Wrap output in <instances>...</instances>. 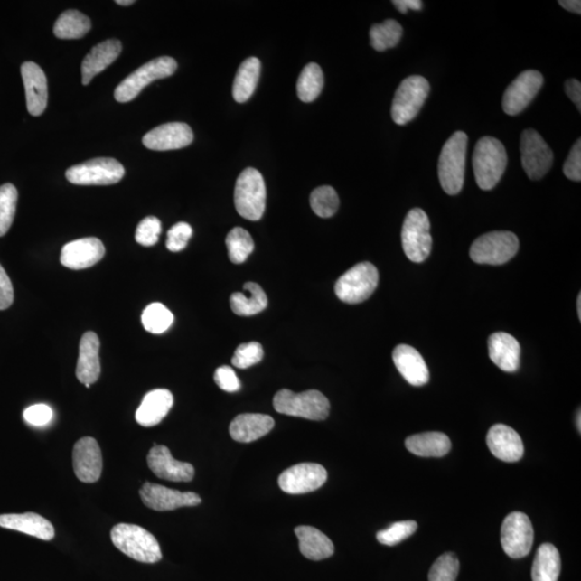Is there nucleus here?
Listing matches in <instances>:
<instances>
[{
	"instance_id": "1",
	"label": "nucleus",
	"mask_w": 581,
	"mask_h": 581,
	"mask_svg": "<svg viewBox=\"0 0 581 581\" xmlns=\"http://www.w3.org/2000/svg\"><path fill=\"white\" fill-rule=\"evenodd\" d=\"M507 154L503 144L493 137L479 139L473 155V173L482 190L495 188L505 173Z\"/></svg>"
},
{
	"instance_id": "2",
	"label": "nucleus",
	"mask_w": 581,
	"mask_h": 581,
	"mask_svg": "<svg viewBox=\"0 0 581 581\" xmlns=\"http://www.w3.org/2000/svg\"><path fill=\"white\" fill-rule=\"evenodd\" d=\"M111 540L124 555L138 562L156 563L162 558L159 541L136 524H117L111 529Z\"/></svg>"
},
{
	"instance_id": "3",
	"label": "nucleus",
	"mask_w": 581,
	"mask_h": 581,
	"mask_svg": "<svg viewBox=\"0 0 581 581\" xmlns=\"http://www.w3.org/2000/svg\"><path fill=\"white\" fill-rule=\"evenodd\" d=\"M467 135L455 132L443 146L438 161V177L445 193L459 194L464 184Z\"/></svg>"
},
{
	"instance_id": "4",
	"label": "nucleus",
	"mask_w": 581,
	"mask_h": 581,
	"mask_svg": "<svg viewBox=\"0 0 581 581\" xmlns=\"http://www.w3.org/2000/svg\"><path fill=\"white\" fill-rule=\"evenodd\" d=\"M274 408L277 413L300 418L323 421L329 417L330 402L323 393L309 390L295 393L290 390H280L274 398Z\"/></svg>"
},
{
	"instance_id": "5",
	"label": "nucleus",
	"mask_w": 581,
	"mask_h": 581,
	"mask_svg": "<svg viewBox=\"0 0 581 581\" xmlns=\"http://www.w3.org/2000/svg\"><path fill=\"white\" fill-rule=\"evenodd\" d=\"M234 199L242 218L258 221L267 207V186L261 173L255 168L245 169L237 179Z\"/></svg>"
},
{
	"instance_id": "6",
	"label": "nucleus",
	"mask_w": 581,
	"mask_h": 581,
	"mask_svg": "<svg viewBox=\"0 0 581 581\" xmlns=\"http://www.w3.org/2000/svg\"><path fill=\"white\" fill-rule=\"evenodd\" d=\"M177 67V61L169 56L150 61L118 84L115 91L116 99L118 103H128L136 98L150 83L173 75Z\"/></svg>"
},
{
	"instance_id": "7",
	"label": "nucleus",
	"mask_w": 581,
	"mask_h": 581,
	"mask_svg": "<svg viewBox=\"0 0 581 581\" xmlns=\"http://www.w3.org/2000/svg\"><path fill=\"white\" fill-rule=\"evenodd\" d=\"M380 281L377 268L369 262L359 263L337 280L335 293L342 302L359 304L370 298Z\"/></svg>"
},
{
	"instance_id": "8",
	"label": "nucleus",
	"mask_w": 581,
	"mask_h": 581,
	"mask_svg": "<svg viewBox=\"0 0 581 581\" xmlns=\"http://www.w3.org/2000/svg\"><path fill=\"white\" fill-rule=\"evenodd\" d=\"M402 244L405 255L411 262L422 263L430 256L432 250L430 220L419 208L410 211L405 218Z\"/></svg>"
},
{
	"instance_id": "9",
	"label": "nucleus",
	"mask_w": 581,
	"mask_h": 581,
	"mask_svg": "<svg viewBox=\"0 0 581 581\" xmlns=\"http://www.w3.org/2000/svg\"><path fill=\"white\" fill-rule=\"evenodd\" d=\"M430 93V84L426 78L411 76L400 83L394 96L391 115L398 126L413 121Z\"/></svg>"
},
{
	"instance_id": "10",
	"label": "nucleus",
	"mask_w": 581,
	"mask_h": 581,
	"mask_svg": "<svg viewBox=\"0 0 581 581\" xmlns=\"http://www.w3.org/2000/svg\"><path fill=\"white\" fill-rule=\"evenodd\" d=\"M518 237L511 232L484 234L471 247L470 256L477 264L503 265L517 255Z\"/></svg>"
},
{
	"instance_id": "11",
	"label": "nucleus",
	"mask_w": 581,
	"mask_h": 581,
	"mask_svg": "<svg viewBox=\"0 0 581 581\" xmlns=\"http://www.w3.org/2000/svg\"><path fill=\"white\" fill-rule=\"evenodd\" d=\"M124 174L126 169L120 162L100 157L70 167L66 178L77 185H110L121 182Z\"/></svg>"
},
{
	"instance_id": "12",
	"label": "nucleus",
	"mask_w": 581,
	"mask_h": 581,
	"mask_svg": "<svg viewBox=\"0 0 581 581\" xmlns=\"http://www.w3.org/2000/svg\"><path fill=\"white\" fill-rule=\"evenodd\" d=\"M501 543L505 554L512 558H521L531 552L534 529L526 513L515 511L505 518L501 529Z\"/></svg>"
},
{
	"instance_id": "13",
	"label": "nucleus",
	"mask_w": 581,
	"mask_h": 581,
	"mask_svg": "<svg viewBox=\"0 0 581 581\" xmlns=\"http://www.w3.org/2000/svg\"><path fill=\"white\" fill-rule=\"evenodd\" d=\"M521 162L524 172L531 180L545 176L554 162L550 146L534 129H527L521 135Z\"/></svg>"
},
{
	"instance_id": "14",
	"label": "nucleus",
	"mask_w": 581,
	"mask_h": 581,
	"mask_svg": "<svg viewBox=\"0 0 581 581\" xmlns=\"http://www.w3.org/2000/svg\"><path fill=\"white\" fill-rule=\"evenodd\" d=\"M327 481V472L317 464H300L281 473L279 487L289 494H305L323 487Z\"/></svg>"
},
{
	"instance_id": "15",
	"label": "nucleus",
	"mask_w": 581,
	"mask_h": 581,
	"mask_svg": "<svg viewBox=\"0 0 581 581\" xmlns=\"http://www.w3.org/2000/svg\"><path fill=\"white\" fill-rule=\"evenodd\" d=\"M544 78L536 70L523 71L506 89L503 96V109L506 115L517 116L532 103L543 87Z\"/></svg>"
},
{
	"instance_id": "16",
	"label": "nucleus",
	"mask_w": 581,
	"mask_h": 581,
	"mask_svg": "<svg viewBox=\"0 0 581 581\" xmlns=\"http://www.w3.org/2000/svg\"><path fill=\"white\" fill-rule=\"evenodd\" d=\"M141 501L156 511H167L182 509V507L197 506L201 503L199 494L194 492H180L161 484L145 483L139 491Z\"/></svg>"
},
{
	"instance_id": "17",
	"label": "nucleus",
	"mask_w": 581,
	"mask_h": 581,
	"mask_svg": "<svg viewBox=\"0 0 581 581\" xmlns=\"http://www.w3.org/2000/svg\"><path fill=\"white\" fill-rule=\"evenodd\" d=\"M72 465L79 481L86 483L98 481L103 472V455L95 438L79 439L72 450Z\"/></svg>"
},
{
	"instance_id": "18",
	"label": "nucleus",
	"mask_w": 581,
	"mask_h": 581,
	"mask_svg": "<svg viewBox=\"0 0 581 581\" xmlns=\"http://www.w3.org/2000/svg\"><path fill=\"white\" fill-rule=\"evenodd\" d=\"M146 461L156 477L168 482L189 483L195 476L193 465L174 460L166 445H155L149 451Z\"/></svg>"
},
{
	"instance_id": "19",
	"label": "nucleus",
	"mask_w": 581,
	"mask_h": 581,
	"mask_svg": "<svg viewBox=\"0 0 581 581\" xmlns=\"http://www.w3.org/2000/svg\"><path fill=\"white\" fill-rule=\"evenodd\" d=\"M105 256V246L96 237L73 240L63 247L61 263L63 267L80 270L94 267Z\"/></svg>"
},
{
	"instance_id": "20",
	"label": "nucleus",
	"mask_w": 581,
	"mask_h": 581,
	"mask_svg": "<svg viewBox=\"0 0 581 581\" xmlns=\"http://www.w3.org/2000/svg\"><path fill=\"white\" fill-rule=\"evenodd\" d=\"M194 135L185 123H166L145 135L143 143L155 151H169L185 148L193 141Z\"/></svg>"
},
{
	"instance_id": "21",
	"label": "nucleus",
	"mask_w": 581,
	"mask_h": 581,
	"mask_svg": "<svg viewBox=\"0 0 581 581\" xmlns=\"http://www.w3.org/2000/svg\"><path fill=\"white\" fill-rule=\"evenodd\" d=\"M23 78L27 110L33 117L42 116L48 104V81L43 70L33 61L21 67Z\"/></svg>"
},
{
	"instance_id": "22",
	"label": "nucleus",
	"mask_w": 581,
	"mask_h": 581,
	"mask_svg": "<svg viewBox=\"0 0 581 581\" xmlns=\"http://www.w3.org/2000/svg\"><path fill=\"white\" fill-rule=\"evenodd\" d=\"M487 445L495 458L509 464L521 460L524 454L520 436L505 425H495L490 428Z\"/></svg>"
},
{
	"instance_id": "23",
	"label": "nucleus",
	"mask_w": 581,
	"mask_h": 581,
	"mask_svg": "<svg viewBox=\"0 0 581 581\" xmlns=\"http://www.w3.org/2000/svg\"><path fill=\"white\" fill-rule=\"evenodd\" d=\"M100 342L94 332H87L79 345V358L77 363L76 375L78 380L91 387L93 383L98 380L100 376V361H99Z\"/></svg>"
},
{
	"instance_id": "24",
	"label": "nucleus",
	"mask_w": 581,
	"mask_h": 581,
	"mask_svg": "<svg viewBox=\"0 0 581 581\" xmlns=\"http://www.w3.org/2000/svg\"><path fill=\"white\" fill-rule=\"evenodd\" d=\"M393 362L400 375L411 386H425L430 380V371L425 359L413 347L399 345L394 349Z\"/></svg>"
},
{
	"instance_id": "25",
	"label": "nucleus",
	"mask_w": 581,
	"mask_h": 581,
	"mask_svg": "<svg viewBox=\"0 0 581 581\" xmlns=\"http://www.w3.org/2000/svg\"><path fill=\"white\" fill-rule=\"evenodd\" d=\"M489 357L501 370L515 372L520 365V345L516 338L504 332L494 333L489 338Z\"/></svg>"
},
{
	"instance_id": "26",
	"label": "nucleus",
	"mask_w": 581,
	"mask_h": 581,
	"mask_svg": "<svg viewBox=\"0 0 581 581\" xmlns=\"http://www.w3.org/2000/svg\"><path fill=\"white\" fill-rule=\"evenodd\" d=\"M0 527L31 535L42 540L53 539L55 535L52 524L47 519L33 512L0 515Z\"/></svg>"
},
{
	"instance_id": "27",
	"label": "nucleus",
	"mask_w": 581,
	"mask_h": 581,
	"mask_svg": "<svg viewBox=\"0 0 581 581\" xmlns=\"http://www.w3.org/2000/svg\"><path fill=\"white\" fill-rule=\"evenodd\" d=\"M275 426L272 417L262 414H242L230 423V436L239 443H252L267 436Z\"/></svg>"
},
{
	"instance_id": "28",
	"label": "nucleus",
	"mask_w": 581,
	"mask_h": 581,
	"mask_svg": "<svg viewBox=\"0 0 581 581\" xmlns=\"http://www.w3.org/2000/svg\"><path fill=\"white\" fill-rule=\"evenodd\" d=\"M122 51V43L117 39H110L95 46L81 65L82 83L84 86L91 83L93 78L104 71L118 58Z\"/></svg>"
},
{
	"instance_id": "29",
	"label": "nucleus",
	"mask_w": 581,
	"mask_h": 581,
	"mask_svg": "<svg viewBox=\"0 0 581 581\" xmlns=\"http://www.w3.org/2000/svg\"><path fill=\"white\" fill-rule=\"evenodd\" d=\"M173 405L172 392L166 389H156L144 398L136 411V421L145 427L157 426L168 415Z\"/></svg>"
},
{
	"instance_id": "30",
	"label": "nucleus",
	"mask_w": 581,
	"mask_h": 581,
	"mask_svg": "<svg viewBox=\"0 0 581 581\" xmlns=\"http://www.w3.org/2000/svg\"><path fill=\"white\" fill-rule=\"evenodd\" d=\"M295 532L302 555L309 560L321 561L334 555V544L318 529L300 526L295 528Z\"/></svg>"
},
{
	"instance_id": "31",
	"label": "nucleus",
	"mask_w": 581,
	"mask_h": 581,
	"mask_svg": "<svg viewBox=\"0 0 581 581\" xmlns=\"http://www.w3.org/2000/svg\"><path fill=\"white\" fill-rule=\"evenodd\" d=\"M406 448L422 458H442L449 454L450 438L441 432H426L409 436L405 442Z\"/></svg>"
},
{
	"instance_id": "32",
	"label": "nucleus",
	"mask_w": 581,
	"mask_h": 581,
	"mask_svg": "<svg viewBox=\"0 0 581 581\" xmlns=\"http://www.w3.org/2000/svg\"><path fill=\"white\" fill-rule=\"evenodd\" d=\"M244 290L247 295L237 292L230 298V308L236 314L250 317V315L258 314L267 309V296L261 286L256 282H247Z\"/></svg>"
},
{
	"instance_id": "33",
	"label": "nucleus",
	"mask_w": 581,
	"mask_h": 581,
	"mask_svg": "<svg viewBox=\"0 0 581 581\" xmlns=\"http://www.w3.org/2000/svg\"><path fill=\"white\" fill-rule=\"evenodd\" d=\"M561 573V557L552 544L539 546L533 562V581H558Z\"/></svg>"
},
{
	"instance_id": "34",
	"label": "nucleus",
	"mask_w": 581,
	"mask_h": 581,
	"mask_svg": "<svg viewBox=\"0 0 581 581\" xmlns=\"http://www.w3.org/2000/svg\"><path fill=\"white\" fill-rule=\"evenodd\" d=\"M259 73H261V61L257 58L247 59L239 67L233 84V96L237 103H246L255 93Z\"/></svg>"
},
{
	"instance_id": "35",
	"label": "nucleus",
	"mask_w": 581,
	"mask_h": 581,
	"mask_svg": "<svg viewBox=\"0 0 581 581\" xmlns=\"http://www.w3.org/2000/svg\"><path fill=\"white\" fill-rule=\"evenodd\" d=\"M91 20L77 10H67L60 15L53 28L54 35L60 39H79L91 30Z\"/></svg>"
},
{
	"instance_id": "36",
	"label": "nucleus",
	"mask_w": 581,
	"mask_h": 581,
	"mask_svg": "<svg viewBox=\"0 0 581 581\" xmlns=\"http://www.w3.org/2000/svg\"><path fill=\"white\" fill-rule=\"evenodd\" d=\"M324 77L318 64L305 66L297 81V95L304 103H312L323 92Z\"/></svg>"
},
{
	"instance_id": "37",
	"label": "nucleus",
	"mask_w": 581,
	"mask_h": 581,
	"mask_svg": "<svg viewBox=\"0 0 581 581\" xmlns=\"http://www.w3.org/2000/svg\"><path fill=\"white\" fill-rule=\"evenodd\" d=\"M402 36L403 27L394 20L376 24L370 31L371 47L380 52L396 47Z\"/></svg>"
},
{
	"instance_id": "38",
	"label": "nucleus",
	"mask_w": 581,
	"mask_h": 581,
	"mask_svg": "<svg viewBox=\"0 0 581 581\" xmlns=\"http://www.w3.org/2000/svg\"><path fill=\"white\" fill-rule=\"evenodd\" d=\"M227 247L230 262L242 264L255 250V241L249 232L241 228H235L227 237Z\"/></svg>"
},
{
	"instance_id": "39",
	"label": "nucleus",
	"mask_w": 581,
	"mask_h": 581,
	"mask_svg": "<svg viewBox=\"0 0 581 581\" xmlns=\"http://www.w3.org/2000/svg\"><path fill=\"white\" fill-rule=\"evenodd\" d=\"M141 323L152 334H162L173 325V314L161 303H152L144 310Z\"/></svg>"
},
{
	"instance_id": "40",
	"label": "nucleus",
	"mask_w": 581,
	"mask_h": 581,
	"mask_svg": "<svg viewBox=\"0 0 581 581\" xmlns=\"http://www.w3.org/2000/svg\"><path fill=\"white\" fill-rule=\"evenodd\" d=\"M310 205L317 216L321 218H331L340 207V199L336 191L329 185L320 186L310 195Z\"/></svg>"
},
{
	"instance_id": "41",
	"label": "nucleus",
	"mask_w": 581,
	"mask_h": 581,
	"mask_svg": "<svg viewBox=\"0 0 581 581\" xmlns=\"http://www.w3.org/2000/svg\"><path fill=\"white\" fill-rule=\"evenodd\" d=\"M16 204H18V190L11 183L0 186V237L8 233L14 223Z\"/></svg>"
},
{
	"instance_id": "42",
	"label": "nucleus",
	"mask_w": 581,
	"mask_h": 581,
	"mask_svg": "<svg viewBox=\"0 0 581 581\" xmlns=\"http://www.w3.org/2000/svg\"><path fill=\"white\" fill-rule=\"evenodd\" d=\"M459 569V558L453 552H445L434 562L428 573V581H456Z\"/></svg>"
},
{
	"instance_id": "43",
	"label": "nucleus",
	"mask_w": 581,
	"mask_h": 581,
	"mask_svg": "<svg viewBox=\"0 0 581 581\" xmlns=\"http://www.w3.org/2000/svg\"><path fill=\"white\" fill-rule=\"evenodd\" d=\"M418 529L416 521H400L393 523L391 527L377 533V540L386 546H396L400 541L410 538Z\"/></svg>"
},
{
	"instance_id": "44",
	"label": "nucleus",
	"mask_w": 581,
	"mask_h": 581,
	"mask_svg": "<svg viewBox=\"0 0 581 581\" xmlns=\"http://www.w3.org/2000/svg\"><path fill=\"white\" fill-rule=\"evenodd\" d=\"M263 357L264 350L261 343L257 342L242 343L236 349L232 363L235 368L249 369L251 366L261 362Z\"/></svg>"
},
{
	"instance_id": "45",
	"label": "nucleus",
	"mask_w": 581,
	"mask_h": 581,
	"mask_svg": "<svg viewBox=\"0 0 581 581\" xmlns=\"http://www.w3.org/2000/svg\"><path fill=\"white\" fill-rule=\"evenodd\" d=\"M161 232L160 220L155 217H148L139 223L135 239L141 246L152 247L159 241Z\"/></svg>"
},
{
	"instance_id": "46",
	"label": "nucleus",
	"mask_w": 581,
	"mask_h": 581,
	"mask_svg": "<svg viewBox=\"0 0 581 581\" xmlns=\"http://www.w3.org/2000/svg\"><path fill=\"white\" fill-rule=\"evenodd\" d=\"M193 235L191 225L185 222H179L168 230L166 247L169 251L179 252L185 249L188 242Z\"/></svg>"
},
{
	"instance_id": "47",
	"label": "nucleus",
	"mask_w": 581,
	"mask_h": 581,
	"mask_svg": "<svg viewBox=\"0 0 581 581\" xmlns=\"http://www.w3.org/2000/svg\"><path fill=\"white\" fill-rule=\"evenodd\" d=\"M214 381L221 390L235 393L240 390L241 385L236 372L230 366H221L214 372Z\"/></svg>"
},
{
	"instance_id": "48",
	"label": "nucleus",
	"mask_w": 581,
	"mask_h": 581,
	"mask_svg": "<svg viewBox=\"0 0 581 581\" xmlns=\"http://www.w3.org/2000/svg\"><path fill=\"white\" fill-rule=\"evenodd\" d=\"M23 416L25 421L31 426H44L52 420L53 411L46 404H36L26 408Z\"/></svg>"
},
{
	"instance_id": "49",
	"label": "nucleus",
	"mask_w": 581,
	"mask_h": 581,
	"mask_svg": "<svg viewBox=\"0 0 581 581\" xmlns=\"http://www.w3.org/2000/svg\"><path fill=\"white\" fill-rule=\"evenodd\" d=\"M564 174L572 182L580 183L581 180V140L578 139L573 145L566 164L563 166Z\"/></svg>"
},
{
	"instance_id": "50",
	"label": "nucleus",
	"mask_w": 581,
	"mask_h": 581,
	"mask_svg": "<svg viewBox=\"0 0 581 581\" xmlns=\"http://www.w3.org/2000/svg\"><path fill=\"white\" fill-rule=\"evenodd\" d=\"M14 300L13 284L5 270L0 265V310L8 309Z\"/></svg>"
},
{
	"instance_id": "51",
	"label": "nucleus",
	"mask_w": 581,
	"mask_h": 581,
	"mask_svg": "<svg viewBox=\"0 0 581 581\" xmlns=\"http://www.w3.org/2000/svg\"><path fill=\"white\" fill-rule=\"evenodd\" d=\"M566 93L576 105L578 111H581V84L576 79H571L566 82Z\"/></svg>"
},
{
	"instance_id": "52",
	"label": "nucleus",
	"mask_w": 581,
	"mask_h": 581,
	"mask_svg": "<svg viewBox=\"0 0 581 581\" xmlns=\"http://www.w3.org/2000/svg\"><path fill=\"white\" fill-rule=\"evenodd\" d=\"M399 13L406 14L408 10H421L423 7L420 0H394L392 2Z\"/></svg>"
},
{
	"instance_id": "53",
	"label": "nucleus",
	"mask_w": 581,
	"mask_h": 581,
	"mask_svg": "<svg viewBox=\"0 0 581 581\" xmlns=\"http://www.w3.org/2000/svg\"><path fill=\"white\" fill-rule=\"evenodd\" d=\"M558 5L564 9L571 11V13L577 14L581 13V2H579V0H561V2H558Z\"/></svg>"
},
{
	"instance_id": "54",
	"label": "nucleus",
	"mask_w": 581,
	"mask_h": 581,
	"mask_svg": "<svg viewBox=\"0 0 581 581\" xmlns=\"http://www.w3.org/2000/svg\"><path fill=\"white\" fill-rule=\"evenodd\" d=\"M116 3L121 5H128L134 4L135 2H133V0H117V2Z\"/></svg>"
},
{
	"instance_id": "55",
	"label": "nucleus",
	"mask_w": 581,
	"mask_h": 581,
	"mask_svg": "<svg viewBox=\"0 0 581 581\" xmlns=\"http://www.w3.org/2000/svg\"><path fill=\"white\" fill-rule=\"evenodd\" d=\"M577 309H578V317L580 320L581 319V295H578V298H577Z\"/></svg>"
},
{
	"instance_id": "56",
	"label": "nucleus",
	"mask_w": 581,
	"mask_h": 581,
	"mask_svg": "<svg viewBox=\"0 0 581 581\" xmlns=\"http://www.w3.org/2000/svg\"><path fill=\"white\" fill-rule=\"evenodd\" d=\"M580 417H581V414H580V411H578L576 425H577L579 432H580V428H581V425H580V419L581 418H580Z\"/></svg>"
}]
</instances>
